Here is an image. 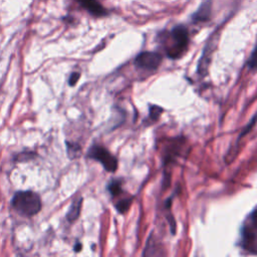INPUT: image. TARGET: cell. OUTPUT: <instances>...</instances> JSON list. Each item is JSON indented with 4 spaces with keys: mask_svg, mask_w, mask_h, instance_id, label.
Returning a JSON list of instances; mask_svg holds the SVG:
<instances>
[{
    "mask_svg": "<svg viewBox=\"0 0 257 257\" xmlns=\"http://www.w3.org/2000/svg\"><path fill=\"white\" fill-rule=\"evenodd\" d=\"M162 108L160 107V106H158V105H152L151 107H150V119L151 120H157L159 117H160V115H161V113H162Z\"/></svg>",
    "mask_w": 257,
    "mask_h": 257,
    "instance_id": "obj_11",
    "label": "cell"
},
{
    "mask_svg": "<svg viewBox=\"0 0 257 257\" xmlns=\"http://www.w3.org/2000/svg\"><path fill=\"white\" fill-rule=\"evenodd\" d=\"M132 203V198H122L120 201H118L117 204H115V208L119 213H124L128 209L130 205Z\"/></svg>",
    "mask_w": 257,
    "mask_h": 257,
    "instance_id": "obj_10",
    "label": "cell"
},
{
    "mask_svg": "<svg viewBox=\"0 0 257 257\" xmlns=\"http://www.w3.org/2000/svg\"><path fill=\"white\" fill-rule=\"evenodd\" d=\"M162 62V55L159 52L144 51L137 55L135 64L137 67L145 70H155Z\"/></svg>",
    "mask_w": 257,
    "mask_h": 257,
    "instance_id": "obj_5",
    "label": "cell"
},
{
    "mask_svg": "<svg viewBox=\"0 0 257 257\" xmlns=\"http://www.w3.org/2000/svg\"><path fill=\"white\" fill-rule=\"evenodd\" d=\"M66 144H67V152H68V155L70 156V155L72 154V156H71L70 158L73 159V158L77 157L78 154H79V152H80L79 146H77V145H75V144H70V143H68V142H66Z\"/></svg>",
    "mask_w": 257,
    "mask_h": 257,
    "instance_id": "obj_12",
    "label": "cell"
},
{
    "mask_svg": "<svg viewBox=\"0 0 257 257\" xmlns=\"http://www.w3.org/2000/svg\"><path fill=\"white\" fill-rule=\"evenodd\" d=\"M255 64H256V56H255V49H253L252 53H251V56H250V60L248 61V66L251 68V69H255Z\"/></svg>",
    "mask_w": 257,
    "mask_h": 257,
    "instance_id": "obj_14",
    "label": "cell"
},
{
    "mask_svg": "<svg viewBox=\"0 0 257 257\" xmlns=\"http://www.w3.org/2000/svg\"><path fill=\"white\" fill-rule=\"evenodd\" d=\"M256 210L254 209L252 213L248 216L244 225L242 226L241 234H242V247L243 249L247 250L251 254L256 253L257 245H256Z\"/></svg>",
    "mask_w": 257,
    "mask_h": 257,
    "instance_id": "obj_3",
    "label": "cell"
},
{
    "mask_svg": "<svg viewBox=\"0 0 257 257\" xmlns=\"http://www.w3.org/2000/svg\"><path fill=\"white\" fill-rule=\"evenodd\" d=\"M81 250V244L80 243H76L75 246H74V251L75 252H78Z\"/></svg>",
    "mask_w": 257,
    "mask_h": 257,
    "instance_id": "obj_15",
    "label": "cell"
},
{
    "mask_svg": "<svg viewBox=\"0 0 257 257\" xmlns=\"http://www.w3.org/2000/svg\"><path fill=\"white\" fill-rule=\"evenodd\" d=\"M81 203H82V198H78L77 200L73 201L71 203V206L66 214V219L69 221V222H72L74 220H76L79 216V213H80V207H81Z\"/></svg>",
    "mask_w": 257,
    "mask_h": 257,
    "instance_id": "obj_8",
    "label": "cell"
},
{
    "mask_svg": "<svg viewBox=\"0 0 257 257\" xmlns=\"http://www.w3.org/2000/svg\"><path fill=\"white\" fill-rule=\"evenodd\" d=\"M11 204L18 213L27 217L36 215L42 207L39 195L33 191L16 192L12 198Z\"/></svg>",
    "mask_w": 257,
    "mask_h": 257,
    "instance_id": "obj_2",
    "label": "cell"
},
{
    "mask_svg": "<svg viewBox=\"0 0 257 257\" xmlns=\"http://www.w3.org/2000/svg\"><path fill=\"white\" fill-rule=\"evenodd\" d=\"M82 6L85 10H87L91 15L99 17L104 16L106 14V10L100 5L97 0H75Z\"/></svg>",
    "mask_w": 257,
    "mask_h": 257,
    "instance_id": "obj_6",
    "label": "cell"
},
{
    "mask_svg": "<svg viewBox=\"0 0 257 257\" xmlns=\"http://www.w3.org/2000/svg\"><path fill=\"white\" fill-rule=\"evenodd\" d=\"M79 77H80V73H79V72H72V73L70 74V76H69L68 84H69L70 86L75 85V83L77 82V80H78Z\"/></svg>",
    "mask_w": 257,
    "mask_h": 257,
    "instance_id": "obj_13",
    "label": "cell"
},
{
    "mask_svg": "<svg viewBox=\"0 0 257 257\" xmlns=\"http://www.w3.org/2000/svg\"><path fill=\"white\" fill-rule=\"evenodd\" d=\"M87 157L89 159L99 162L105 171L115 172L117 169V160L112 156L105 148L99 145H93L87 152Z\"/></svg>",
    "mask_w": 257,
    "mask_h": 257,
    "instance_id": "obj_4",
    "label": "cell"
},
{
    "mask_svg": "<svg viewBox=\"0 0 257 257\" xmlns=\"http://www.w3.org/2000/svg\"><path fill=\"white\" fill-rule=\"evenodd\" d=\"M107 190L109 191L110 195L112 197H117L120 195L121 193V185H120V181L118 180H112L109 184H108V187H107Z\"/></svg>",
    "mask_w": 257,
    "mask_h": 257,
    "instance_id": "obj_9",
    "label": "cell"
},
{
    "mask_svg": "<svg viewBox=\"0 0 257 257\" xmlns=\"http://www.w3.org/2000/svg\"><path fill=\"white\" fill-rule=\"evenodd\" d=\"M211 8H212V3L211 0H206L200 8L196 11V13L193 15L192 19L195 23L198 22H205L210 19L211 16Z\"/></svg>",
    "mask_w": 257,
    "mask_h": 257,
    "instance_id": "obj_7",
    "label": "cell"
},
{
    "mask_svg": "<svg viewBox=\"0 0 257 257\" xmlns=\"http://www.w3.org/2000/svg\"><path fill=\"white\" fill-rule=\"evenodd\" d=\"M164 47L168 57L176 59L181 57L189 45V32L183 25L174 27L163 39Z\"/></svg>",
    "mask_w": 257,
    "mask_h": 257,
    "instance_id": "obj_1",
    "label": "cell"
}]
</instances>
